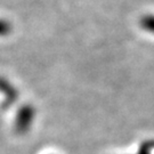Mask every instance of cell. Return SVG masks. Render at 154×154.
<instances>
[{
	"label": "cell",
	"instance_id": "obj_2",
	"mask_svg": "<svg viewBox=\"0 0 154 154\" xmlns=\"http://www.w3.org/2000/svg\"><path fill=\"white\" fill-rule=\"evenodd\" d=\"M0 93L4 96L2 106L5 109L11 107V105L15 104L18 100V90H17V88H15V86L4 77H0Z\"/></svg>",
	"mask_w": 154,
	"mask_h": 154
},
{
	"label": "cell",
	"instance_id": "obj_4",
	"mask_svg": "<svg viewBox=\"0 0 154 154\" xmlns=\"http://www.w3.org/2000/svg\"><path fill=\"white\" fill-rule=\"evenodd\" d=\"M11 32V25L5 20H0V37H6Z\"/></svg>",
	"mask_w": 154,
	"mask_h": 154
},
{
	"label": "cell",
	"instance_id": "obj_1",
	"mask_svg": "<svg viewBox=\"0 0 154 154\" xmlns=\"http://www.w3.org/2000/svg\"><path fill=\"white\" fill-rule=\"evenodd\" d=\"M35 118V109L32 105H22L17 111L14 120V131L15 134L22 136L25 135L32 127L33 120Z\"/></svg>",
	"mask_w": 154,
	"mask_h": 154
},
{
	"label": "cell",
	"instance_id": "obj_3",
	"mask_svg": "<svg viewBox=\"0 0 154 154\" xmlns=\"http://www.w3.org/2000/svg\"><path fill=\"white\" fill-rule=\"evenodd\" d=\"M139 25L144 31L154 34V15H145L139 20Z\"/></svg>",
	"mask_w": 154,
	"mask_h": 154
}]
</instances>
